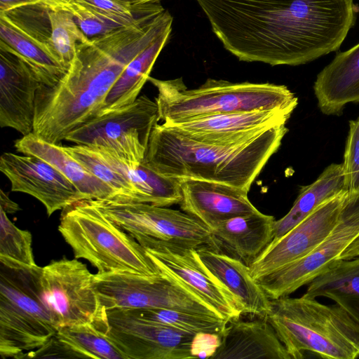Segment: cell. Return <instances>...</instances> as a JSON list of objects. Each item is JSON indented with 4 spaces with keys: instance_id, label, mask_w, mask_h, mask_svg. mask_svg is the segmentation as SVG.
Listing matches in <instances>:
<instances>
[{
    "instance_id": "cell-25",
    "label": "cell",
    "mask_w": 359,
    "mask_h": 359,
    "mask_svg": "<svg viewBox=\"0 0 359 359\" xmlns=\"http://www.w3.org/2000/svg\"><path fill=\"white\" fill-rule=\"evenodd\" d=\"M90 147L133 185L137 194L136 203L159 207L180 203L182 196L180 179L163 175L143 161L141 163L128 162L101 148Z\"/></svg>"
},
{
    "instance_id": "cell-3",
    "label": "cell",
    "mask_w": 359,
    "mask_h": 359,
    "mask_svg": "<svg viewBox=\"0 0 359 359\" xmlns=\"http://www.w3.org/2000/svg\"><path fill=\"white\" fill-rule=\"evenodd\" d=\"M287 131L281 124L236 143L210 144L156 123L143 162L166 176L213 182L248 192Z\"/></svg>"
},
{
    "instance_id": "cell-30",
    "label": "cell",
    "mask_w": 359,
    "mask_h": 359,
    "mask_svg": "<svg viewBox=\"0 0 359 359\" xmlns=\"http://www.w3.org/2000/svg\"><path fill=\"white\" fill-rule=\"evenodd\" d=\"M0 41L7 44L37 70L44 86L55 85L67 70L43 45L1 16Z\"/></svg>"
},
{
    "instance_id": "cell-34",
    "label": "cell",
    "mask_w": 359,
    "mask_h": 359,
    "mask_svg": "<svg viewBox=\"0 0 359 359\" xmlns=\"http://www.w3.org/2000/svg\"><path fill=\"white\" fill-rule=\"evenodd\" d=\"M65 149L90 172L116 192L117 197L112 200L136 202L137 194L133 185L111 168L95 149L81 144L65 147Z\"/></svg>"
},
{
    "instance_id": "cell-29",
    "label": "cell",
    "mask_w": 359,
    "mask_h": 359,
    "mask_svg": "<svg viewBox=\"0 0 359 359\" xmlns=\"http://www.w3.org/2000/svg\"><path fill=\"white\" fill-rule=\"evenodd\" d=\"M308 285L304 296L330 299L359 322V256L338 262Z\"/></svg>"
},
{
    "instance_id": "cell-14",
    "label": "cell",
    "mask_w": 359,
    "mask_h": 359,
    "mask_svg": "<svg viewBox=\"0 0 359 359\" xmlns=\"http://www.w3.org/2000/svg\"><path fill=\"white\" fill-rule=\"evenodd\" d=\"M137 242L161 271L190 289L225 320L238 319L243 313L241 304L205 266L196 248L148 240Z\"/></svg>"
},
{
    "instance_id": "cell-41",
    "label": "cell",
    "mask_w": 359,
    "mask_h": 359,
    "mask_svg": "<svg viewBox=\"0 0 359 359\" xmlns=\"http://www.w3.org/2000/svg\"><path fill=\"white\" fill-rule=\"evenodd\" d=\"M0 208L6 213H14L20 210L19 205L11 201L2 189L0 191Z\"/></svg>"
},
{
    "instance_id": "cell-12",
    "label": "cell",
    "mask_w": 359,
    "mask_h": 359,
    "mask_svg": "<svg viewBox=\"0 0 359 359\" xmlns=\"http://www.w3.org/2000/svg\"><path fill=\"white\" fill-rule=\"evenodd\" d=\"M158 121L156 101L143 95L121 109L93 118L69 133L65 140L101 148L126 161L141 163Z\"/></svg>"
},
{
    "instance_id": "cell-9",
    "label": "cell",
    "mask_w": 359,
    "mask_h": 359,
    "mask_svg": "<svg viewBox=\"0 0 359 359\" xmlns=\"http://www.w3.org/2000/svg\"><path fill=\"white\" fill-rule=\"evenodd\" d=\"M94 283L106 311L167 309L225 320L199 296L163 271L153 276L97 273L94 274Z\"/></svg>"
},
{
    "instance_id": "cell-43",
    "label": "cell",
    "mask_w": 359,
    "mask_h": 359,
    "mask_svg": "<svg viewBox=\"0 0 359 359\" xmlns=\"http://www.w3.org/2000/svg\"><path fill=\"white\" fill-rule=\"evenodd\" d=\"M123 1H129V2H132V3H137V4L160 1V0H123Z\"/></svg>"
},
{
    "instance_id": "cell-23",
    "label": "cell",
    "mask_w": 359,
    "mask_h": 359,
    "mask_svg": "<svg viewBox=\"0 0 359 359\" xmlns=\"http://www.w3.org/2000/svg\"><path fill=\"white\" fill-rule=\"evenodd\" d=\"M196 251L205 266L238 301L243 313L261 318L266 316L271 299L250 274L248 265L208 247L198 248Z\"/></svg>"
},
{
    "instance_id": "cell-21",
    "label": "cell",
    "mask_w": 359,
    "mask_h": 359,
    "mask_svg": "<svg viewBox=\"0 0 359 359\" xmlns=\"http://www.w3.org/2000/svg\"><path fill=\"white\" fill-rule=\"evenodd\" d=\"M212 359H291L266 318L229 320Z\"/></svg>"
},
{
    "instance_id": "cell-35",
    "label": "cell",
    "mask_w": 359,
    "mask_h": 359,
    "mask_svg": "<svg viewBox=\"0 0 359 359\" xmlns=\"http://www.w3.org/2000/svg\"><path fill=\"white\" fill-rule=\"evenodd\" d=\"M65 8L71 12L79 28L88 39L103 36L127 27L148 22H135L118 18L73 0Z\"/></svg>"
},
{
    "instance_id": "cell-6",
    "label": "cell",
    "mask_w": 359,
    "mask_h": 359,
    "mask_svg": "<svg viewBox=\"0 0 359 359\" xmlns=\"http://www.w3.org/2000/svg\"><path fill=\"white\" fill-rule=\"evenodd\" d=\"M42 267L0 256V355L25 358L56 333L42 293Z\"/></svg>"
},
{
    "instance_id": "cell-11",
    "label": "cell",
    "mask_w": 359,
    "mask_h": 359,
    "mask_svg": "<svg viewBox=\"0 0 359 359\" xmlns=\"http://www.w3.org/2000/svg\"><path fill=\"white\" fill-rule=\"evenodd\" d=\"M103 215L136 241L212 250L210 229L188 213L148 203L112 199L89 200Z\"/></svg>"
},
{
    "instance_id": "cell-39",
    "label": "cell",
    "mask_w": 359,
    "mask_h": 359,
    "mask_svg": "<svg viewBox=\"0 0 359 359\" xmlns=\"http://www.w3.org/2000/svg\"><path fill=\"white\" fill-rule=\"evenodd\" d=\"M220 334H196L192 341L191 352L194 358H211L220 344Z\"/></svg>"
},
{
    "instance_id": "cell-15",
    "label": "cell",
    "mask_w": 359,
    "mask_h": 359,
    "mask_svg": "<svg viewBox=\"0 0 359 359\" xmlns=\"http://www.w3.org/2000/svg\"><path fill=\"white\" fill-rule=\"evenodd\" d=\"M346 193L325 201L282 237L271 241L249 265L252 276L256 280L316 248L336 225Z\"/></svg>"
},
{
    "instance_id": "cell-31",
    "label": "cell",
    "mask_w": 359,
    "mask_h": 359,
    "mask_svg": "<svg viewBox=\"0 0 359 359\" xmlns=\"http://www.w3.org/2000/svg\"><path fill=\"white\" fill-rule=\"evenodd\" d=\"M51 7L44 1H39L0 13V16L43 45L54 57L50 19Z\"/></svg>"
},
{
    "instance_id": "cell-20",
    "label": "cell",
    "mask_w": 359,
    "mask_h": 359,
    "mask_svg": "<svg viewBox=\"0 0 359 359\" xmlns=\"http://www.w3.org/2000/svg\"><path fill=\"white\" fill-rule=\"evenodd\" d=\"M274 217L260 211L232 217L210 229L212 250L250 265L271 242Z\"/></svg>"
},
{
    "instance_id": "cell-1",
    "label": "cell",
    "mask_w": 359,
    "mask_h": 359,
    "mask_svg": "<svg viewBox=\"0 0 359 359\" xmlns=\"http://www.w3.org/2000/svg\"><path fill=\"white\" fill-rule=\"evenodd\" d=\"M239 60L297 66L337 51L354 26V0H196Z\"/></svg>"
},
{
    "instance_id": "cell-40",
    "label": "cell",
    "mask_w": 359,
    "mask_h": 359,
    "mask_svg": "<svg viewBox=\"0 0 359 359\" xmlns=\"http://www.w3.org/2000/svg\"><path fill=\"white\" fill-rule=\"evenodd\" d=\"M39 1L43 0H0V13Z\"/></svg>"
},
{
    "instance_id": "cell-26",
    "label": "cell",
    "mask_w": 359,
    "mask_h": 359,
    "mask_svg": "<svg viewBox=\"0 0 359 359\" xmlns=\"http://www.w3.org/2000/svg\"><path fill=\"white\" fill-rule=\"evenodd\" d=\"M28 358L126 359L105 333L88 324L59 328Z\"/></svg>"
},
{
    "instance_id": "cell-5",
    "label": "cell",
    "mask_w": 359,
    "mask_h": 359,
    "mask_svg": "<svg viewBox=\"0 0 359 359\" xmlns=\"http://www.w3.org/2000/svg\"><path fill=\"white\" fill-rule=\"evenodd\" d=\"M148 81L158 90L155 101L163 123L236 111H294L298 104V98L284 85L208 79L199 87L189 89L182 78L161 80L149 76Z\"/></svg>"
},
{
    "instance_id": "cell-33",
    "label": "cell",
    "mask_w": 359,
    "mask_h": 359,
    "mask_svg": "<svg viewBox=\"0 0 359 359\" xmlns=\"http://www.w3.org/2000/svg\"><path fill=\"white\" fill-rule=\"evenodd\" d=\"M55 58L66 69L73 61L78 44L88 39L66 8L52 6L50 11Z\"/></svg>"
},
{
    "instance_id": "cell-16",
    "label": "cell",
    "mask_w": 359,
    "mask_h": 359,
    "mask_svg": "<svg viewBox=\"0 0 359 359\" xmlns=\"http://www.w3.org/2000/svg\"><path fill=\"white\" fill-rule=\"evenodd\" d=\"M0 171L9 180L12 191L36 198L45 206L48 216L84 200L64 175L35 156L5 152L0 157Z\"/></svg>"
},
{
    "instance_id": "cell-18",
    "label": "cell",
    "mask_w": 359,
    "mask_h": 359,
    "mask_svg": "<svg viewBox=\"0 0 359 359\" xmlns=\"http://www.w3.org/2000/svg\"><path fill=\"white\" fill-rule=\"evenodd\" d=\"M292 112L290 109L236 111L163 123L199 142L232 144L252 138L268 128L286 124Z\"/></svg>"
},
{
    "instance_id": "cell-22",
    "label": "cell",
    "mask_w": 359,
    "mask_h": 359,
    "mask_svg": "<svg viewBox=\"0 0 359 359\" xmlns=\"http://www.w3.org/2000/svg\"><path fill=\"white\" fill-rule=\"evenodd\" d=\"M313 91L325 115H339L347 104L359 102V43L336 54L318 74Z\"/></svg>"
},
{
    "instance_id": "cell-7",
    "label": "cell",
    "mask_w": 359,
    "mask_h": 359,
    "mask_svg": "<svg viewBox=\"0 0 359 359\" xmlns=\"http://www.w3.org/2000/svg\"><path fill=\"white\" fill-rule=\"evenodd\" d=\"M58 231L75 258L86 259L97 273L153 276L161 272L145 249L89 200H81L64 208Z\"/></svg>"
},
{
    "instance_id": "cell-32",
    "label": "cell",
    "mask_w": 359,
    "mask_h": 359,
    "mask_svg": "<svg viewBox=\"0 0 359 359\" xmlns=\"http://www.w3.org/2000/svg\"><path fill=\"white\" fill-rule=\"evenodd\" d=\"M139 316L191 334H221L228 320L182 311L167 309H132Z\"/></svg>"
},
{
    "instance_id": "cell-28",
    "label": "cell",
    "mask_w": 359,
    "mask_h": 359,
    "mask_svg": "<svg viewBox=\"0 0 359 359\" xmlns=\"http://www.w3.org/2000/svg\"><path fill=\"white\" fill-rule=\"evenodd\" d=\"M171 30L161 34L127 65L110 90L97 116L121 109L137 100Z\"/></svg>"
},
{
    "instance_id": "cell-17",
    "label": "cell",
    "mask_w": 359,
    "mask_h": 359,
    "mask_svg": "<svg viewBox=\"0 0 359 359\" xmlns=\"http://www.w3.org/2000/svg\"><path fill=\"white\" fill-rule=\"evenodd\" d=\"M42 84L37 70L0 41V126L22 135L33 131L36 92Z\"/></svg>"
},
{
    "instance_id": "cell-36",
    "label": "cell",
    "mask_w": 359,
    "mask_h": 359,
    "mask_svg": "<svg viewBox=\"0 0 359 359\" xmlns=\"http://www.w3.org/2000/svg\"><path fill=\"white\" fill-rule=\"evenodd\" d=\"M0 256L29 266H36L33 255L32 237L29 231L18 228L1 208Z\"/></svg>"
},
{
    "instance_id": "cell-42",
    "label": "cell",
    "mask_w": 359,
    "mask_h": 359,
    "mask_svg": "<svg viewBox=\"0 0 359 359\" xmlns=\"http://www.w3.org/2000/svg\"><path fill=\"white\" fill-rule=\"evenodd\" d=\"M72 0H43V1L54 7L65 8Z\"/></svg>"
},
{
    "instance_id": "cell-24",
    "label": "cell",
    "mask_w": 359,
    "mask_h": 359,
    "mask_svg": "<svg viewBox=\"0 0 359 359\" xmlns=\"http://www.w3.org/2000/svg\"><path fill=\"white\" fill-rule=\"evenodd\" d=\"M16 150L49 163L64 175L82 194L84 200L115 199L116 192L90 172L60 144L48 142L33 133L15 142Z\"/></svg>"
},
{
    "instance_id": "cell-27",
    "label": "cell",
    "mask_w": 359,
    "mask_h": 359,
    "mask_svg": "<svg viewBox=\"0 0 359 359\" xmlns=\"http://www.w3.org/2000/svg\"><path fill=\"white\" fill-rule=\"evenodd\" d=\"M344 191H347L342 163L329 165L313 182L302 187L289 212L275 220L271 241L282 237L323 203Z\"/></svg>"
},
{
    "instance_id": "cell-4",
    "label": "cell",
    "mask_w": 359,
    "mask_h": 359,
    "mask_svg": "<svg viewBox=\"0 0 359 359\" xmlns=\"http://www.w3.org/2000/svg\"><path fill=\"white\" fill-rule=\"evenodd\" d=\"M265 317L291 359L306 352L327 359L359 357V322L337 304L284 297L271 299Z\"/></svg>"
},
{
    "instance_id": "cell-37",
    "label": "cell",
    "mask_w": 359,
    "mask_h": 359,
    "mask_svg": "<svg viewBox=\"0 0 359 359\" xmlns=\"http://www.w3.org/2000/svg\"><path fill=\"white\" fill-rule=\"evenodd\" d=\"M88 6L102 13L135 22L154 19L164 11L160 1L144 4L123 0H73Z\"/></svg>"
},
{
    "instance_id": "cell-8",
    "label": "cell",
    "mask_w": 359,
    "mask_h": 359,
    "mask_svg": "<svg viewBox=\"0 0 359 359\" xmlns=\"http://www.w3.org/2000/svg\"><path fill=\"white\" fill-rule=\"evenodd\" d=\"M359 256V191H346L338 221L304 257L256 279L270 299L287 297L323 272Z\"/></svg>"
},
{
    "instance_id": "cell-13",
    "label": "cell",
    "mask_w": 359,
    "mask_h": 359,
    "mask_svg": "<svg viewBox=\"0 0 359 359\" xmlns=\"http://www.w3.org/2000/svg\"><path fill=\"white\" fill-rule=\"evenodd\" d=\"M107 336L126 359H191L194 334L144 318L132 309L107 310Z\"/></svg>"
},
{
    "instance_id": "cell-2",
    "label": "cell",
    "mask_w": 359,
    "mask_h": 359,
    "mask_svg": "<svg viewBox=\"0 0 359 359\" xmlns=\"http://www.w3.org/2000/svg\"><path fill=\"white\" fill-rule=\"evenodd\" d=\"M163 33L156 22L127 27L78 44L66 73L36 92L32 133L60 144L96 117L127 65Z\"/></svg>"
},
{
    "instance_id": "cell-19",
    "label": "cell",
    "mask_w": 359,
    "mask_h": 359,
    "mask_svg": "<svg viewBox=\"0 0 359 359\" xmlns=\"http://www.w3.org/2000/svg\"><path fill=\"white\" fill-rule=\"evenodd\" d=\"M182 211L201 221L210 230L234 217L257 212L248 192L220 183L180 180Z\"/></svg>"
},
{
    "instance_id": "cell-10",
    "label": "cell",
    "mask_w": 359,
    "mask_h": 359,
    "mask_svg": "<svg viewBox=\"0 0 359 359\" xmlns=\"http://www.w3.org/2000/svg\"><path fill=\"white\" fill-rule=\"evenodd\" d=\"M42 293L57 330L88 324L107 334V311L94 283V274L76 258L54 260L42 267Z\"/></svg>"
},
{
    "instance_id": "cell-38",
    "label": "cell",
    "mask_w": 359,
    "mask_h": 359,
    "mask_svg": "<svg viewBox=\"0 0 359 359\" xmlns=\"http://www.w3.org/2000/svg\"><path fill=\"white\" fill-rule=\"evenodd\" d=\"M342 166L346 191H359V117L349 121Z\"/></svg>"
}]
</instances>
